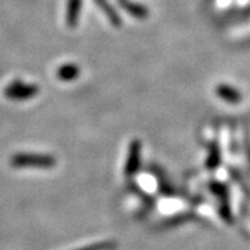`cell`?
<instances>
[{"label": "cell", "instance_id": "obj_1", "mask_svg": "<svg viewBox=\"0 0 250 250\" xmlns=\"http://www.w3.org/2000/svg\"><path fill=\"white\" fill-rule=\"evenodd\" d=\"M141 150H143V144L137 139L132 140L128 146V154H127V162L125 165V174L127 177H132L140 167V160H141Z\"/></svg>", "mask_w": 250, "mask_h": 250}, {"label": "cell", "instance_id": "obj_2", "mask_svg": "<svg viewBox=\"0 0 250 250\" xmlns=\"http://www.w3.org/2000/svg\"><path fill=\"white\" fill-rule=\"evenodd\" d=\"M17 165L21 167H40V168H52L56 165V159L52 155H18L14 160Z\"/></svg>", "mask_w": 250, "mask_h": 250}, {"label": "cell", "instance_id": "obj_3", "mask_svg": "<svg viewBox=\"0 0 250 250\" xmlns=\"http://www.w3.org/2000/svg\"><path fill=\"white\" fill-rule=\"evenodd\" d=\"M216 94L219 95L220 98L224 99L225 102H229V103H239L241 101V94L236 90L235 88L230 85H226V84H220L216 88Z\"/></svg>", "mask_w": 250, "mask_h": 250}, {"label": "cell", "instance_id": "obj_4", "mask_svg": "<svg viewBox=\"0 0 250 250\" xmlns=\"http://www.w3.org/2000/svg\"><path fill=\"white\" fill-rule=\"evenodd\" d=\"M38 93V88L36 85H24V84H16L9 89V94L14 98H32Z\"/></svg>", "mask_w": 250, "mask_h": 250}, {"label": "cell", "instance_id": "obj_5", "mask_svg": "<svg viewBox=\"0 0 250 250\" xmlns=\"http://www.w3.org/2000/svg\"><path fill=\"white\" fill-rule=\"evenodd\" d=\"M80 74V69L75 63H65L57 69L56 76L62 82H73Z\"/></svg>", "mask_w": 250, "mask_h": 250}, {"label": "cell", "instance_id": "obj_6", "mask_svg": "<svg viewBox=\"0 0 250 250\" xmlns=\"http://www.w3.org/2000/svg\"><path fill=\"white\" fill-rule=\"evenodd\" d=\"M80 4H82V0H70L69 1V8H67L66 13V24L69 25L70 28H74L76 23H78Z\"/></svg>", "mask_w": 250, "mask_h": 250}, {"label": "cell", "instance_id": "obj_7", "mask_svg": "<svg viewBox=\"0 0 250 250\" xmlns=\"http://www.w3.org/2000/svg\"><path fill=\"white\" fill-rule=\"evenodd\" d=\"M220 164V149L219 146L213 144L211 146V150H209V155L207 158L206 167L208 169H215L217 165Z\"/></svg>", "mask_w": 250, "mask_h": 250}, {"label": "cell", "instance_id": "obj_8", "mask_svg": "<svg viewBox=\"0 0 250 250\" xmlns=\"http://www.w3.org/2000/svg\"><path fill=\"white\" fill-rule=\"evenodd\" d=\"M114 247L113 243L111 241H105V243H98V244H93V245H88V247H84L82 249L78 250H109Z\"/></svg>", "mask_w": 250, "mask_h": 250}, {"label": "cell", "instance_id": "obj_9", "mask_svg": "<svg viewBox=\"0 0 250 250\" xmlns=\"http://www.w3.org/2000/svg\"><path fill=\"white\" fill-rule=\"evenodd\" d=\"M211 189H212L216 194L224 196V198H226V196H228V190H226V187H225V186H222V184H220V183H212V184H211Z\"/></svg>", "mask_w": 250, "mask_h": 250}]
</instances>
